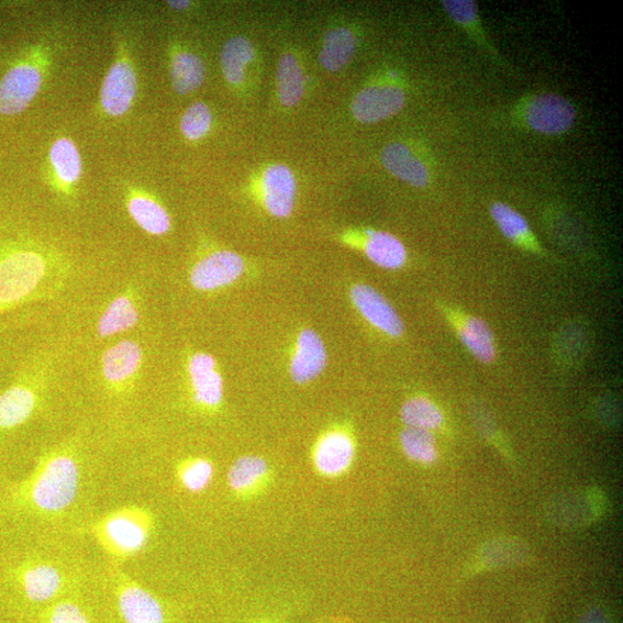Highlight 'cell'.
<instances>
[{
	"label": "cell",
	"mask_w": 623,
	"mask_h": 623,
	"mask_svg": "<svg viewBox=\"0 0 623 623\" xmlns=\"http://www.w3.org/2000/svg\"><path fill=\"white\" fill-rule=\"evenodd\" d=\"M84 483L82 456L74 444L45 452L33 471L16 485L13 503L34 516L56 519L71 510Z\"/></svg>",
	"instance_id": "6da1fadb"
},
{
	"label": "cell",
	"mask_w": 623,
	"mask_h": 623,
	"mask_svg": "<svg viewBox=\"0 0 623 623\" xmlns=\"http://www.w3.org/2000/svg\"><path fill=\"white\" fill-rule=\"evenodd\" d=\"M114 571L91 581L86 592L99 623H173L164 599L130 575Z\"/></svg>",
	"instance_id": "7a4b0ae2"
},
{
	"label": "cell",
	"mask_w": 623,
	"mask_h": 623,
	"mask_svg": "<svg viewBox=\"0 0 623 623\" xmlns=\"http://www.w3.org/2000/svg\"><path fill=\"white\" fill-rule=\"evenodd\" d=\"M155 529V518L143 504L115 508L89 525V533L113 563H125L144 552Z\"/></svg>",
	"instance_id": "3957f363"
},
{
	"label": "cell",
	"mask_w": 623,
	"mask_h": 623,
	"mask_svg": "<svg viewBox=\"0 0 623 623\" xmlns=\"http://www.w3.org/2000/svg\"><path fill=\"white\" fill-rule=\"evenodd\" d=\"M0 386V434L13 433L33 421L44 402V379L30 363L14 369Z\"/></svg>",
	"instance_id": "277c9868"
},
{
	"label": "cell",
	"mask_w": 623,
	"mask_h": 623,
	"mask_svg": "<svg viewBox=\"0 0 623 623\" xmlns=\"http://www.w3.org/2000/svg\"><path fill=\"white\" fill-rule=\"evenodd\" d=\"M145 364L144 342L126 336L114 340L100 356L99 380L109 394H125L141 378Z\"/></svg>",
	"instance_id": "5b68a950"
},
{
	"label": "cell",
	"mask_w": 623,
	"mask_h": 623,
	"mask_svg": "<svg viewBox=\"0 0 623 623\" xmlns=\"http://www.w3.org/2000/svg\"><path fill=\"white\" fill-rule=\"evenodd\" d=\"M144 318V296L141 288L127 286L110 296L92 321V335L108 343L124 337L141 325Z\"/></svg>",
	"instance_id": "8992f818"
},
{
	"label": "cell",
	"mask_w": 623,
	"mask_h": 623,
	"mask_svg": "<svg viewBox=\"0 0 623 623\" xmlns=\"http://www.w3.org/2000/svg\"><path fill=\"white\" fill-rule=\"evenodd\" d=\"M42 86L40 67L30 60L15 64L0 80V114L12 115L25 111Z\"/></svg>",
	"instance_id": "52a82bcc"
},
{
	"label": "cell",
	"mask_w": 623,
	"mask_h": 623,
	"mask_svg": "<svg viewBox=\"0 0 623 623\" xmlns=\"http://www.w3.org/2000/svg\"><path fill=\"white\" fill-rule=\"evenodd\" d=\"M245 270L240 254L226 249L207 254L190 271V283L200 292H214L235 283Z\"/></svg>",
	"instance_id": "ba28073f"
},
{
	"label": "cell",
	"mask_w": 623,
	"mask_h": 623,
	"mask_svg": "<svg viewBox=\"0 0 623 623\" xmlns=\"http://www.w3.org/2000/svg\"><path fill=\"white\" fill-rule=\"evenodd\" d=\"M526 125L546 135H560L568 132L576 121V110L566 98L552 94L531 99L523 111Z\"/></svg>",
	"instance_id": "9c48e42d"
},
{
	"label": "cell",
	"mask_w": 623,
	"mask_h": 623,
	"mask_svg": "<svg viewBox=\"0 0 623 623\" xmlns=\"http://www.w3.org/2000/svg\"><path fill=\"white\" fill-rule=\"evenodd\" d=\"M188 377L193 402L205 410L219 408L224 398L223 378L216 359L208 353H194L188 361Z\"/></svg>",
	"instance_id": "30bf717a"
},
{
	"label": "cell",
	"mask_w": 623,
	"mask_h": 623,
	"mask_svg": "<svg viewBox=\"0 0 623 623\" xmlns=\"http://www.w3.org/2000/svg\"><path fill=\"white\" fill-rule=\"evenodd\" d=\"M405 100V91L398 86H371L358 92L352 103V111L358 122L375 124L399 113Z\"/></svg>",
	"instance_id": "8fae6325"
},
{
	"label": "cell",
	"mask_w": 623,
	"mask_h": 623,
	"mask_svg": "<svg viewBox=\"0 0 623 623\" xmlns=\"http://www.w3.org/2000/svg\"><path fill=\"white\" fill-rule=\"evenodd\" d=\"M351 297L353 304L369 325L390 337H400L403 334L402 319L379 291L367 285H356L351 290Z\"/></svg>",
	"instance_id": "7c38bea8"
},
{
	"label": "cell",
	"mask_w": 623,
	"mask_h": 623,
	"mask_svg": "<svg viewBox=\"0 0 623 623\" xmlns=\"http://www.w3.org/2000/svg\"><path fill=\"white\" fill-rule=\"evenodd\" d=\"M9 620L12 623H99L86 593L60 598Z\"/></svg>",
	"instance_id": "4fadbf2b"
},
{
	"label": "cell",
	"mask_w": 623,
	"mask_h": 623,
	"mask_svg": "<svg viewBox=\"0 0 623 623\" xmlns=\"http://www.w3.org/2000/svg\"><path fill=\"white\" fill-rule=\"evenodd\" d=\"M325 343L312 330L299 333L290 361V375L298 385H305L318 378L327 365Z\"/></svg>",
	"instance_id": "5bb4252c"
},
{
	"label": "cell",
	"mask_w": 623,
	"mask_h": 623,
	"mask_svg": "<svg viewBox=\"0 0 623 623\" xmlns=\"http://www.w3.org/2000/svg\"><path fill=\"white\" fill-rule=\"evenodd\" d=\"M136 94V76L125 60L113 63L101 88V105L111 118H121Z\"/></svg>",
	"instance_id": "9a60e30c"
},
{
	"label": "cell",
	"mask_w": 623,
	"mask_h": 623,
	"mask_svg": "<svg viewBox=\"0 0 623 623\" xmlns=\"http://www.w3.org/2000/svg\"><path fill=\"white\" fill-rule=\"evenodd\" d=\"M354 457L353 437L343 431H332L322 435L313 453L316 470L326 477H337L348 470Z\"/></svg>",
	"instance_id": "2e32d148"
},
{
	"label": "cell",
	"mask_w": 623,
	"mask_h": 623,
	"mask_svg": "<svg viewBox=\"0 0 623 623\" xmlns=\"http://www.w3.org/2000/svg\"><path fill=\"white\" fill-rule=\"evenodd\" d=\"M263 197L270 215L279 219L288 218L296 198V180L292 171L283 165L268 167L263 178Z\"/></svg>",
	"instance_id": "e0dca14e"
},
{
	"label": "cell",
	"mask_w": 623,
	"mask_h": 623,
	"mask_svg": "<svg viewBox=\"0 0 623 623\" xmlns=\"http://www.w3.org/2000/svg\"><path fill=\"white\" fill-rule=\"evenodd\" d=\"M381 162L389 174L413 188L424 189L431 180L429 169L423 162L403 144L387 145L381 152Z\"/></svg>",
	"instance_id": "ac0fdd59"
},
{
	"label": "cell",
	"mask_w": 623,
	"mask_h": 623,
	"mask_svg": "<svg viewBox=\"0 0 623 623\" xmlns=\"http://www.w3.org/2000/svg\"><path fill=\"white\" fill-rule=\"evenodd\" d=\"M455 326L460 342L477 360L489 364L496 359L494 335L487 322L476 316H461Z\"/></svg>",
	"instance_id": "d6986e66"
},
{
	"label": "cell",
	"mask_w": 623,
	"mask_h": 623,
	"mask_svg": "<svg viewBox=\"0 0 623 623\" xmlns=\"http://www.w3.org/2000/svg\"><path fill=\"white\" fill-rule=\"evenodd\" d=\"M364 252L369 262L383 269H399L407 262L403 243L385 231H368Z\"/></svg>",
	"instance_id": "ffe728a7"
},
{
	"label": "cell",
	"mask_w": 623,
	"mask_h": 623,
	"mask_svg": "<svg viewBox=\"0 0 623 623\" xmlns=\"http://www.w3.org/2000/svg\"><path fill=\"white\" fill-rule=\"evenodd\" d=\"M490 212L501 234L508 241L529 251L538 249V243L527 221L511 205L500 201L493 202Z\"/></svg>",
	"instance_id": "44dd1931"
},
{
	"label": "cell",
	"mask_w": 623,
	"mask_h": 623,
	"mask_svg": "<svg viewBox=\"0 0 623 623\" xmlns=\"http://www.w3.org/2000/svg\"><path fill=\"white\" fill-rule=\"evenodd\" d=\"M127 212L134 223L151 236L169 233L171 220L165 207L147 197L136 196L129 200Z\"/></svg>",
	"instance_id": "7402d4cb"
},
{
	"label": "cell",
	"mask_w": 623,
	"mask_h": 623,
	"mask_svg": "<svg viewBox=\"0 0 623 623\" xmlns=\"http://www.w3.org/2000/svg\"><path fill=\"white\" fill-rule=\"evenodd\" d=\"M356 40L348 29H336L327 33L320 53V64L327 71L335 73L343 68L353 57Z\"/></svg>",
	"instance_id": "603a6c76"
},
{
	"label": "cell",
	"mask_w": 623,
	"mask_h": 623,
	"mask_svg": "<svg viewBox=\"0 0 623 623\" xmlns=\"http://www.w3.org/2000/svg\"><path fill=\"white\" fill-rule=\"evenodd\" d=\"M254 57L252 43L242 36L230 38L221 52V67L226 81L240 85L245 77V67Z\"/></svg>",
	"instance_id": "cb8c5ba5"
},
{
	"label": "cell",
	"mask_w": 623,
	"mask_h": 623,
	"mask_svg": "<svg viewBox=\"0 0 623 623\" xmlns=\"http://www.w3.org/2000/svg\"><path fill=\"white\" fill-rule=\"evenodd\" d=\"M170 75L173 86L178 94L187 96L201 87L205 68L198 56L190 53H179L173 58Z\"/></svg>",
	"instance_id": "d4e9b609"
},
{
	"label": "cell",
	"mask_w": 623,
	"mask_h": 623,
	"mask_svg": "<svg viewBox=\"0 0 623 623\" xmlns=\"http://www.w3.org/2000/svg\"><path fill=\"white\" fill-rule=\"evenodd\" d=\"M267 461L258 456H243L235 460L227 472V482L231 490L245 493L258 485L268 475Z\"/></svg>",
	"instance_id": "484cf974"
},
{
	"label": "cell",
	"mask_w": 623,
	"mask_h": 623,
	"mask_svg": "<svg viewBox=\"0 0 623 623\" xmlns=\"http://www.w3.org/2000/svg\"><path fill=\"white\" fill-rule=\"evenodd\" d=\"M401 420L409 429L432 432L443 426L444 414L430 399L415 397L402 405Z\"/></svg>",
	"instance_id": "4316f807"
},
{
	"label": "cell",
	"mask_w": 623,
	"mask_h": 623,
	"mask_svg": "<svg viewBox=\"0 0 623 623\" xmlns=\"http://www.w3.org/2000/svg\"><path fill=\"white\" fill-rule=\"evenodd\" d=\"M304 76L297 59L292 55L281 57L277 66V88L280 101L285 107H294L304 94Z\"/></svg>",
	"instance_id": "83f0119b"
},
{
	"label": "cell",
	"mask_w": 623,
	"mask_h": 623,
	"mask_svg": "<svg viewBox=\"0 0 623 623\" xmlns=\"http://www.w3.org/2000/svg\"><path fill=\"white\" fill-rule=\"evenodd\" d=\"M51 162L57 177L67 185L76 183L82 171L80 153L73 141L60 137L51 148Z\"/></svg>",
	"instance_id": "f1b7e54d"
},
{
	"label": "cell",
	"mask_w": 623,
	"mask_h": 623,
	"mask_svg": "<svg viewBox=\"0 0 623 623\" xmlns=\"http://www.w3.org/2000/svg\"><path fill=\"white\" fill-rule=\"evenodd\" d=\"M401 447L411 460L421 465H431L437 458V448L432 432L409 429L400 435Z\"/></svg>",
	"instance_id": "f546056e"
},
{
	"label": "cell",
	"mask_w": 623,
	"mask_h": 623,
	"mask_svg": "<svg viewBox=\"0 0 623 623\" xmlns=\"http://www.w3.org/2000/svg\"><path fill=\"white\" fill-rule=\"evenodd\" d=\"M214 472L211 460L196 457L183 461L178 469V479L185 491L198 494L210 488Z\"/></svg>",
	"instance_id": "4dcf8cb0"
},
{
	"label": "cell",
	"mask_w": 623,
	"mask_h": 623,
	"mask_svg": "<svg viewBox=\"0 0 623 623\" xmlns=\"http://www.w3.org/2000/svg\"><path fill=\"white\" fill-rule=\"evenodd\" d=\"M442 5L456 25L464 27L476 41L481 42L485 48L492 51L479 25L475 2H470V0H444Z\"/></svg>",
	"instance_id": "1f68e13d"
},
{
	"label": "cell",
	"mask_w": 623,
	"mask_h": 623,
	"mask_svg": "<svg viewBox=\"0 0 623 623\" xmlns=\"http://www.w3.org/2000/svg\"><path fill=\"white\" fill-rule=\"evenodd\" d=\"M212 122L211 109L202 102H196L183 112L180 130L185 137L196 142L210 132Z\"/></svg>",
	"instance_id": "d6a6232c"
},
{
	"label": "cell",
	"mask_w": 623,
	"mask_h": 623,
	"mask_svg": "<svg viewBox=\"0 0 623 623\" xmlns=\"http://www.w3.org/2000/svg\"><path fill=\"white\" fill-rule=\"evenodd\" d=\"M581 623H610V621L602 611L592 609L585 614Z\"/></svg>",
	"instance_id": "836d02e7"
},
{
	"label": "cell",
	"mask_w": 623,
	"mask_h": 623,
	"mask_svg": "<svg viewBox=\"0 0 623 623\" xmlns=\"http://www.w3.org/2000/svg\"><path fill=\"white\" fill-rule=\"evenodd\" d=\"M168 4L170 8L178 11L187 10L191 5V3L187 2V0H173V2H168Z\"/></svg>",
	"instance_id": "e575fe53"
}]
</instances>
